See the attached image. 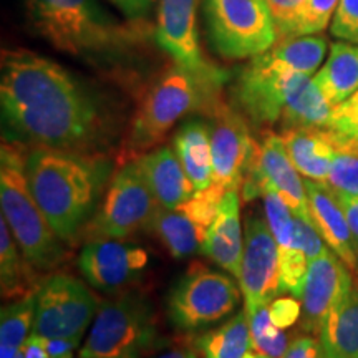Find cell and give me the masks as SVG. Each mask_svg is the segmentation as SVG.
<instances>
[{"label":"cell","mask_w":358,"mask_h":358,"mask_svg":"<svg viewBox=\"0 0 358 358\" xmlns=\"http://www.w3.org/2000/svg\"><path fill=\"white\" fill-rule=\"evenodd\" d=\"M0 105L8 141L92 155L105 140L95 96L57 62L25 48L2 52Z\"/></svg>","instance_id":"cell-1"},{"label":"cell","mask_w":358,"mask_h":358,"mask_svg":"<svg viewBox=\"0 0 358 358\" xmlns=\"http://www.w3.org/2000/svg\"><path fill=\"white\" fill-rule=\"evenodd\" d=\"M27 181L60 241H71L98 208L108 163L96 155L35 148L27 155Z\"/></svg>","instance_id":"cell-2"},{"label":"cell","mask_w":358,"mask_h":358,"mask_svg":"<svg viewBox=\"0 0 358 358\" xmlns=\"http://www.w3.org/2000/svg\"><path fill=\"white\" fill-rule=\"evenodd\" d=\"M20 3L34 32L71 57H111L148 38L145 22L123 24L98 0H20Z\"/></svg>","instance_id":"cell-3"},{"label":"cell","mask_w":358,"mask_h":358,"mask_svg":"<svg viewBox=\"0 0 358 358\" xmlns=\"http://www.w3.org/2000/svg\"><path fill=\"white\" fill-rule=\"evenodd\" d=\"M22 145L3 141L0 151V206L20 252L34 271H52L64 259L60 237L52 229L30 191Z\"/></svg>","instance_id":"cell-4"},{"label":"cell","mask_w":358,"mask_h":358,"mask_svg":"<svg viewBox=\"0 0 358 358\" xmlns=\"http://www.w3.org/2000/svg\"><path fill=\"white\" fill-rule=\"evenodd\" d=\"M221 83L199 78L174 65L159 75L145 93L129 127L127 156H138L159 145L174 124L191 111L211 108Z\"/></svg>","instance_id":"cell-5"},{"label":"cell","mask_w":358,"mask_h":358,"mask_svg":"<svg viewBox=\"0 0 358 358\" xmlns=\"http://www.w3.org/2000/svg\"><path fill=\"white\" fill-rule=\"evenodd\" d=\"M156 340L153 307L140 294H124L101 303L78 358H143Z\"/></svg>","instance_id":"cell-6"},{"label":"cell","mask_w":358,"mask_h":358,"mask_svg":"<svg viewBox=\"0 0 358 358\" xmlns=\"http://www.w3.org/2000/svg\"><path fill=\"white\" fill-rule=\"evenodd\" d=\"M209 42L226 60H245L271 50L277 32L266 0H204Z\"/></svg>","instance_id":"cell-7"},{"label":"cell","mask_w":358,"mask_h":358,"mask_svg":"<svg viewBox=\"0 0 358 358\" xmlns=\"http://www.w3.org/2000/svg\"><path fill=\"white\" fill-rule=\"evenodd\" d=\"M239 301L241 292L229 275L196 262L169 290L168 317L182 332H196L232 315Z\"/></svg>","instance_id":"cell-8"},{"label":"cell","mask_w":358,"mask_h":358,"mask_svg":"<svg viewBox=\"0 0 358 358\" xmlns=\"http://www.w3.org/2000/svg\"><path fill=\"white\" fill-rule=\"evenodd\" d=\"M158 208V199L138 159L128 161L106 187L88 226V234L93 239H127L141 227H150Z\"/></svg>","instance_id":"cell-9"},{"label":"cell","mask_w":358,"mask_h":358,"mask_svg":"<svg viewBox=\"0 0 358 358\" xmlns=\"http://www.w3.org/2000/svg\"><path fill=\"white\" fill-rule=\"evenodd\" d=\"M100 302L82 280L53 274L34 294L32 334L43 338H78L95 319Z\"/></svg>","instance_id":"cell-10"},{"label":"cell","mask_w":358,"mask_h":358,"mask_svg":"<svg viewBox=\"0 0 358 358\" xmlns=\"http://www.w3.org/2000/svg\"><path fill=\"white\" fill-rule=\"evenodd\" d=\"M299 174L301 173L290 159L282 134L264 131L261 143L256 141L241 185L244 201L256 199L266 191H275L292 209L294 216L312 222L306 182Z\"/></svg>","instance_id":"cell-11"},{"label":"cell","mask_w":358,"mask_h":358,"mask_svg":"<svg viewBox=\"0 0 358 358\" xmlns=\"http://www.w3.org/2000/svg\"><path fill=\"white\" fill-rule=\"evenodd\" d=\"M307 77L271 64L261 53L250 58L237 75L232 98L237 110L254 127H271L280 122L285 103Z\"/></svg>","instance_id":"cell-12"},{"label":"cell","mask_w":358,"mask_h":358,"mask_svg":"<svg viewBox=\"0 0 358 358\" xmlns=\"http://www.w3.org/2000/svg\"><path fill=\"white\" fill-rule=\"evenodd\" d=\"M226 192V187L213 182L206 189L196 191L178 208L166 209L159 206L150 227L174 259L203 252L209 229Z\"/></svg>","instance_id":"cell-13"},{"label":"cell","mask_w":358,"mask_h":358,"mask_svg":"<svg viewBox=\"0 0 358 358\" xmlns=\"http://www.w3.org/2000/svg\"><path fill=\"white\" fill-rule=\"evenodd\" d=\"M237 282L244 295L248 315L259 307L268 306L282 294L279 248L266 217L250 216L245 222L243 261Z\"/></svg>","instance_id":"cell-14"},{"label":"cell","mask_w":358,"mask_h":358,"mask_svg":"<svg viewBox=\"0 0 358 358\" xmlns=\"http://www.w3.org/2000/svg\"><path fill=\"white\" fill-rule=\"evenodd\" d=\"M155 38L181 69L222 85L224 73L203 55L196 20V0H159Z\"/></svg>","instance_id":"cell-15"},{"label":"cell","mask_w":358,"mask_h":358,"mask_svg":"<svg viewBox=\"0 0 358 358\" xmlns=\"http://www.w3.org/2000/svg\"><path fill=\"white\" fill-rule=\"evenodd\" d=\"M209 115L213 182L226 187V191L239 189L252 158L256 140L250 136L243 113L227 106L221 98L209 108Z\"/></svg>","instance_id":"cell-16"},{"label":"cell","mask_w":358,"mask_h":358,"mask_svg":"<svg viewBox=\"0 0 358 358\" xmlns=\"http://www.w3.org/2000/svg\"><path fill=\"white\" fill-rule=\"evenodd\" d=\"M148 262L145 249L122 239H92L78 257L82 275L101 292H116L133 284L146 271Z\"/></svg>","instance_id":"cell-17"},{"label":"cell","mask_w":358,"mask_h":358,"mask_svg":"<svg viewBox=\"0 0 358 358\" xmlns=\"http://www.w3.org/2000/svg\"><path fill=\"white\" fill-rule=\"evenodd\" d=\"M353 287L350 268L334 250L327 249L308 262L302 292V329L319 334L329 313L345 299Z\"/></svg>","instance_id":"cell-18"},{"label":"cell","mask_w":358,"mask_h":358,"mask_svg":"<svg viewBox=\"0 0 358 358\" xmlns=\"http://www.w3.org/2000/svg\"><path fill=\"white\" fill-rule=\"evenodd\" d=\"M313 227L350 271H358V241L335 192L325 182L303 179Z\"/></svg>","instance_id":"cell-19"},{"label":"cell","mask_w":358,"mask_h":358,"mask_svg":"<svg viewBox=\"0 0 358 358\" xmlns=\"http://www.w3.org/2000/svg\"><path fill=\"white\" fill-rule=\"evenodd\" d=\"M243 249L244 237L241 226L239 189H231L224 194L219 204L216 219L204 243L203 254L224 268L227 274L234 275L236 280H239Z\"/></svg>","instance_id":"cell-20"},{"label":"cell","mask_w":358,"mask_h":358,"mask_svg":"<svg viewBox=\"0 0 358 358\" xmlns=\"http://www.w3.org/2000/svg\"><path fill=\"white\" fill-rule=\"evenodd\" d=\"M138 163H140L159 206L163 208H178L196 192V187L187 178L174 148H156L155 151L140 156Z\"/></svg>","instance_id":"cell-21"},{"label":"cell","mask_w":358,"mask_h":358,"mask_svg":"<svg viewBox=\"0 0 358 358\" xmlns=\"http://www.w3.org/2000/svg\"><path fill=\"white\" fill-rule=\"evenodd\" d=\"M280 134L297 171L306 179L325 182L337 153L327 128L287 129Z\"/></svg>","instance_id":"cell-22"},{"label":"cell","mask_w":358,"mask_h":358,"mask_svg":"<svg viewBox=\"0 0 358 358\" xmlns=\"http://www.w3.org/2000/svg\"><path fill=\"white\" fill-rule=\"evenodd\" d=\"M174 150L196 191L213 185L211 129L201 120H187L174 134Z\"/></svg>","instance_id":"cell-23"},{"label":"cell","mask_w":358,"mask_h":358,"mask_svg":"<svg viewBox=\"0 0 358 358\" xmlns=\"http://www.w3.org/2000/svg\"><path fill=\"white\" fill-rule=\"evenodd\" d=\"M313 82L332 106L353 95L358 90V45L348 42L330 45L327 62L315 73Z\"/></svg>","instance_id":"cell-24"},{"label":"cell","mask_w":358,"mask_h":358,"mask_svg":"<svg viewBox=\"0 0 358 358\" xmlns=\"http://www.w3.org/2000/svg\"><path fill=\"white\" fill-rule=\"evenodd\" d=\"M319 340L327 358H358V285L329 313Z\"/></svg>","instance_id":"cell-25"},{"label":"cell","mask_w":358,"mask_h":358,"mask_svg":"<svg viewBox=\"0 0 358 358\" xmlns=\"http://www.w3.org/2000/svg\"><path fill=\"white\" fill-rule=\"evenodd\" d=\"M334 106L313 82V78L307 77L295 88L285 103L280 116V131L287 129H312L325 128L332 115Z\"/></svg>","instance_id":"cell-26"},{"label":"cell","mask_w":358,"mask_h":358,"mask_svg":"<svg viewBox=\"0 0 358 358\" xmlns=\"http://www.w3.org/2000/svg\"><path fill=\"white\" fill-rule=\"evenodd\" d=\"M327 47L329 42L324 35H302V37L280 40L262 55L271 64L279 65L282 69L312 77L315 71H319L324 62Z\"/></svg>","instance_id":"cell-27"},{"label":"cell","mask_w":358,"mask_h":358,"mask_svg":"<svg viewBox=\"0 0 358 358\" xmlns=\"http://www.w3.org/2000/svg\"><path fill=\"white\" fill-rule=\"evenodd\" d=\"M19 249L10 227L2 217L0 221V285H2V297L8 301H19L37 290L34 289L32 277H30L32 266L27 262Z\"/></svg>","instance_id":"cell-28"},{"label":"cell","mask_w":358,"mask_h":358,"mask_svg":"<svg viewBox=\"0 0 358 358\" xmlns=\"http://www.w3.org/2000/svg\"><path fill=\"white\" fill-rule=\"evenodd\" d=\"M196 348L204 358H243L252 350L248 312H237L217 329L209 330L196 340Z\"/></svg>","instance_id":"cell-29"},{"label":"cell","mask_w":358,"mask_h":358,"mask_svg":"<svg viewBox=\"0 0 358 358\" xmlns=\"http://www.w3.org/2000/svg\"><path fill=\"white\" fill-rule=\"evenodd\" d=\"M35 294V292H34ZM34 294L13 301L0 313V358H15L34 327Z\"/></svg>","instance_id":"cell-30"},{"label":"cell","mask_w":358,"mask_h":358,"mask_svg":"<svg viewBox=\"0 0 358 358\" xmlns=\"http://www.w3.org/2000/svg\"><path fill=\"white\" fill-rule=\"evenodd\" d=\"M250 345L252 352L261 358H282L287 350V335L274 325L271 319L268 306L259 307L256 312L249 313Z\"/></svg>","instance_id":"cell-31"},{"label":"cell","mask_w":358,"mask_h":358,"mask_svg":"<svg viewBox=\"0 0 358 358\" xmlns=\"http://www.w3.org/2000/svg\"><path fill=\"white\" fill-rule=\"evenodd\" d=\"M335 158L325 185L334 192L358 196V145L357 143H337Z\"/></svg>","instance_id":"cell-32"},{"label":"cell","mask_w":358,"mask_h":358,"mask_svg":"<svg viewBox=\"0 0 358 358\" xmlns=\"http://www.w3.org/2000/svg\"><path fill=\"white\" fill-rule=\"evenodd\" d=\"M340 0H306L297 25V37L324 32L334 19Z\"/></svg>","instance_id":"cell-33"},{"label":"cell","mask_w":358,"mask_h":358,"mask_svg":"<svg viewBox=\"0 0 358 358\" xmlns=\"http://www.w3.org/2000/svg\"><path fill=\"white\" fill-rule=\"evenodd\" d=\"M306 0H266L277 32V42L297 37V25Z\"/></svg>","instance_id":"cell-34"},{"label":"cell","mask_w":358,"mask_h":358,"mask_svg":"<svg viewBox=\"0 0 358 358\" xmlns=\"http://www.w3.org/2000/svg\"><path fill=\"white\" fill-rule=\"evenodd\" d=\"M325 128L343 140L358 143V90L345 101L334 106Z\"/></svg>","instance_id":"cell-35"},{"label":"cell","mask_w":358,"mask_h":358,"mask_svg":"<svg viewBox=\"0 0 358 358\" xmlns=\"http://www.w3.org/2000/svg\"><path fill=\"white\" fill-rule=\"evenodd\" d=\"M330 34L335 38L358 45V0H340L330 22Z\"/></svg>","instance_id":"cell-36"},{"label":"cell","mask_w":358,"mask_h":358,"mask_svg":"<svg viewBox=\"0 0 358 358\" xmlns=\"http://www.w3.org/2000/svg\"><path fill=\"white\" fill-rule=\"evenodd\" d=\"M268 312L274 325L285 330L301 320L302 303H299L295 297H277L268 303Z\"/></svg>","instance_id":"cell-37"},{"label":"cell","mask_w":358,"mask_h":358,"mask_svg":"<svg viewBox=\"0 0 358 358\" xmlns=\"http://www.w3.org/2000/svg\"><path fill=\"white\" fill-rule=\"evenodd\" d=\"M282 358H327V355L322 348L320 340L313 338L310 335H303L289 343Z\"/></svg>","instance_id":"cell-38"},{"label":"cell","mask_w":358,"mask_h":358,"mask_svg":"<svg viewBox=\"0 0 358 358\" xmlns=\"http://www.w3.org/2000/svg\"><path fill=\"white\" fill-rule=\"evenodd\" d=\"M122 10L128 20L143 22V19L151 12L155 0H110Z\"/></svg>","instance_id":"cell-39"},{"label":"cell","mask_w":358,"mask_h":358,"mask_svg":"<svg viewBox=\"0 0 358 358\" xmlns=\"http://www.w3.org/2000/svg\"><path fill=\"white\" fill-rule=\"evenodd\" d=\"M78 345V338H47V348L52 358H73Z\"/></svg>","instance_id":"cell-40"},{"label":"cell","mask_w":358,"mask_h":358,"mask_svg":"<svg viewBox=\"0 0 358 358\" xmlns=\"http://www.w3.org/2000/svg\"><path fill=\"white\" fill-rule=\"evenodd\" d=\"M20 352L24 358H52L47 348V338L35 334H30Z\"/></svg>","instance_id":"cell-41"},{"label":"cell","mask_w":358,"mask_h":358,"mask_svg":"<svg viewBox=\"0 0 358 358\" xmlns=\"http://www.w3.org/2000/svg\"><path fill=\"white\" fill-rule=\"evenodd\" d=\"M337 196L340 206L345 211V216L348 219V224H350V229L358 241V196H347L340 194V192H335Z\"/></svg>","instance_id":"cell-42"},{"label":"cell","mask_w":358,"mask_h":358,"mask_svg":"<svg viewBox=\"0 0 358 358\" xmlns=\"http://www.w3.org/2000/svg\"><path fill=\"white\" fill-rule=\"evenodd\" d=\"M155 358H198L191 350H186V348H169V350H164L159 355Z\"/></svg>","instance_id":"cell-43"},{"label":"cell","mask_w":358,"mask_h":358,"mask_svg":"<svg viewBox=\"0 0 358 358\" xmlns=\"http://www.w3.org/2000/svg\"><path fill=\"white\" fill-rule=\"evenodd\" d=\"M243 358H261V357H259L257 355V353H252V352H248V353H245V355L243 357Z\"/></svg>","instance_id":"cell-44"}]
</instances>
